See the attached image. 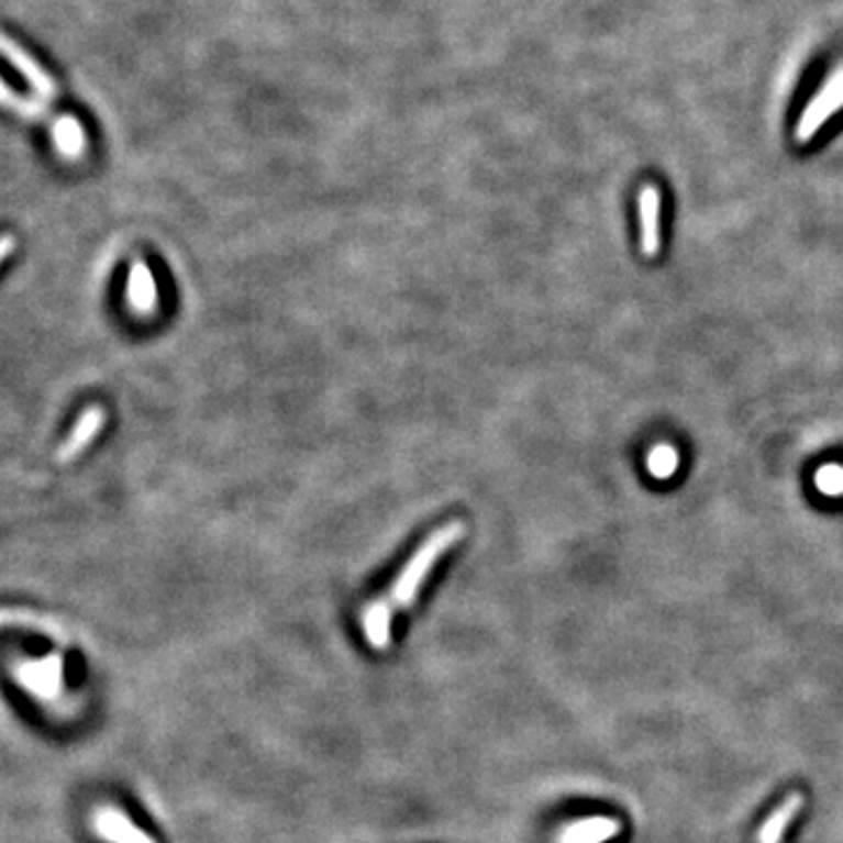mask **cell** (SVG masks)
I'll use <instances>...</instances> for the list:
<instances>
[{
    "label": "cell",
    "instance_id": "cell-1",
    "mask_svg": "<svg viewBox=\"0 0 843 843\" xmlns=\"http://www.w3.org/2000/svg\"><path fill=\"white\" fill-rule=\"evenodd\" d=\"M462 536H464V525L457 523V520L455 523H447V525L439 528L434 534L426 536L424 544L406 563V567L401 569L397 581H393V586H391V594L387 600L391 604V609H406L418 600L420 588L424 586L429 572L434 569L441 555L445 551H451L462 540Z\"/></svg>",
    "mask_w": 843,
    "mask_h": 843
},
{
    "label": "cell",
    "instance_id": "cell-2",
    "mask_svg": "<svg viewBox=\"0 0 843 843\" xmlns=\"http://www.w3.org/2000/svg\"><path fill=\"white\" fill-rule=\"evenodd\" d=\"M0 106L12 111V113H16V115L31 120V122L47 124L52 141H55V146L59 148V153L64 157L80 159L85 155L87 134H85V127L78 118L52 113L41 99L16 95L3 78H0Z\"/></svg>",
    "mask_w": 843,
    "mask_h": 843
},
{
    "label": "cell",
    "instance_id": "cell-3",
    "mask_svg": "<svg viewBox=\"0 0 843 843\" xmlns=\"http://www.w3.org/2000/svg\"><path fill=\"white\" fill-rule=\"evenodd\" d=\"M66 670H64V656L59 652H52L45 658L38 661H22L14 668V677L20 685L45 703H55L66 694Z\"/></svg>",
    "mask_w": 843,
    "mask_h": 843
},
{
    "label": "cell",
    "instance_id": "cell-4",
    "mask_svg": "<svg viewBox=\"0 0 843 843\" xmlns=\"http://www.w3.org/2000/svg\"><path fill=\"white\" fill-rule=\"evenodd\" d=\"M0 57H5L12 68L20 70L24 80L31 85L35 99L41 101L59 99V85L49 76V70L35 59L24 45H20L5 33H0Z\"/></svg>",
    "mask_w": 843,
    "mask_h": 843
},
{
    "label": "cell",
    "instance_id": "cell-5",
    "mask_svg": "<svg viewBox=\"0 0 843 843\" xmlns=\"http://www.w3.org/2000/svg\"><path fill=\"white\" fill-rule=\"evenodd\" d=\"M843 106V66L836 68L832 78L820 87V92L813 101L806 106L799 122H797V141L806 143L816 136V132L828 122Z\"/></svg>",
    "mask_w": 843,
    "mask_h": 843
},
{
    "label": "cell",
    "instance_id": "cell-6",
    "mask_svg": "<svg viewBox=\"0 0 843 843\" xmlns=\"http://www.w3.org/2000/svg\"><path fill=\"white\" fill-rule=\"evenodd\" d=\"M89 822H92V832L97 839L103 843H157L127 813L120 811L118 806H99Z\"/></svg>",
    "mask_w": 843,
    "mask_h": 843
},
{
    "label": "cell",
    "instance_id": "cell-7",
    "mask_svg": "<svg viewBox=\"0 0 843 843\" xmlns=\"http://www.w3.org/2000/svg\"><path fill=\"white\" fill-rule=\"evenodd\" d=\"M103 424H106V412L101 406L85 408L82 415L74 424V429H70L68 439L62 443V447L57 451V459L62 464H68V462H74L76 457H80L87 451V445L101 434Z\"/></svg>",
    "mask_w": 843,
    "mask_h": 843
},
{
    "label": "cell",
    "instance_id": "cell-8",
    "mask_svg": "<svg viewBox=\"0 0 843 843\" xmlns=\"http://www.w3.org/2000/svg\"><path fill=\"white\" fill-rule=\"evenodd\" d=\"M640 248L647 258L661 251V192L656 186L640 192Z\"/></svg>",
    "mask_w": 843,
    "mask_h": 843
},
{
    "label": "cell",
    "instance_id": "cell-9",
    "mask_svg": "<svg viewBox=\"0 0 843 843\" xmlns=\"http://www.w3.org/2000/svg\"><path fill=\"white\" fill-rule=\"evenodd\" d=\"M127 304L141 317H148L157 310V284L151 267L143 260H136L130 267Z\"/></svg>",
    "mask_w": 843,
    "mask_h": 843
},
{
    "label": "cell",
    "instance_id": "cell-10",
    "mask_svg": "<svg viewBox=\"0 0 843 843\" xmlns=\"http://www.w3.org/2000/svg\"><path fill=\"white\" fill-rule=\"evenodd\" d=\"M621 832V820L609 816H594L572 822L561 834L558 843H607Z\"/></svg>",
    "mask_w": 843,
    "mask_h": 843
},
{
    "label": "cell",
    "instance_id": "cell-11",
    "mask_svg": "<svg viewBox=\"0 0 843 843\" xmlns=\"http://www.w3.org/2000/svg\"><path fill=\"white\" fill-rule=\"evenodd\" d=\"M803 803H806V799H803L801 792L787 795L778 803V809L764 820V824H762L759 832H757V843H783L785 832L789 830V824L795 822V818L803 809Z\"/></svg>",
    "mask_w": 843,
    "mask_h": 843
},
{
    "label": "cell",
    "instance_id": "cell-12",
    "mask_svg": "<svg viewBox=\"0 0 843 843\" xmlns=\"http://www.w3.org/2000/svg\"><path fill=\"white\" fill-rule=\"evenodd\" d=\"M0 628H26V631H38L66 642V631L57 619L31 612V609H0Z\"/></svg>",
    "mask_w": 843,
    "mask_h": 843
},
{
    "label": "cell",
    "instance_id": "cell-13",
    "mask_svg": "<svg viewBox=\"0 0 843 843\" xmlns=\"http://www.w3.org/2000/svg\"><path fill=\"white\" fill-rule=\"evenodd\" d=\"M391 604L387 600L373 602L364 612V633L375 650H387L391 637Z\"/></svg>",
    "mask_w": 843,
    "mask_h": 843
},
{
    "label": "cell",
    "instance_id": "cell-14",
    "mask_svg": "<svg viewBox=\"0 0 843 843\" xmlns=\"http://www.w3.org/2000/svg\"><path fill=\"white\" fill-rule=\"evenodd\" d=\"M650 466H652L654 474L668 476L673 472V466H675V455L668 451V447H661V451H656L650 457Z\"/></svg>",
    "mask_w": 843,
    "mask_h": 843
},
{
    "label": "cell",
    "instance_id": "cell-15",
    "mask_svg": "<svg viewBox=\"0 0 843 843\" xmlns=\"http://www.w3.org/2000/svg\"><path fill=\"white\" fill-rule=\"evenodd\" d=\"M14 251V237L12 235H0V263H3Z\"/></svg>",
    "mask_w": 843,
    "mask_h": 843
}]
</instances>
